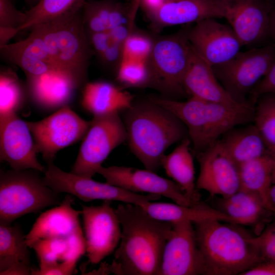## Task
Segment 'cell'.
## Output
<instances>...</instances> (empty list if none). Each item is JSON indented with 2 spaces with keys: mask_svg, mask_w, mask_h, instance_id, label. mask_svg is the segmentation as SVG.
<instances>
[{
  "mask_svg": "<svg viewBox=\"0 0 275 275\" xmlns=\"http://www.w3.org/2000/svg\"><path fill=\"white\" fill-rule=\"evenodd\" d=\"M26 79L28 96L37 106L47 111L68 105L81 88L70 76L58 72L26 76Z\"/></svg>",
  "mask_w": 275,
  "mask_h": 275,
  "instance_id": "21",
  "label": "cell"
},
{
  "mask_svg": "<svg viewBox=\"0 0 275 275\" xmlns=\"http://www.w3.org/2000/svg\"><path fill=\"white\" fill-rule=\"evenodd\" d=\"M123 44L112 41L107 47L97 58L101 64L107 68H116L122 57Z\"/></svg>",
  "mask_w": 275,
  "mask_h": 275,
  "instance_id": "39",
  "label": "cell"
},
{
  "mask_svg": "<svg viewBox=\"0 0 275 275\" xmlns=\"http://www.w3.org/2000/svg\"><path fill=\"white\" fill-rule=\"evenodd\" d=\"M238 126L230 129L218 140L221 146L236 164L239 166L260 157L272 155L254 123Z\"/></svg>",
  "mask_w": 275,
  "mask_h": 275,
  "instance_id": "26",
  "label": "cell"
},
{
  "mask_svg": "<svg viewBox=\"0 0 275 275\" xmlns=\"http://www.w3.org/2000/svg\"><path fill=\"white\" fill-rule=\"evenodd\" d=\"M81 10L74 15L35 26L24 39L0 47L2 58L19 67L26 76L58 72L70 76L82 88L88 82L90 60L94 53L84 27Z\"/></svg>",
  "mask_w": 275,
  "mask_h": 275,
  "instance_id": "1",
  "label": "cell"
},
{
  "mask_svg": "<svg viewBox=\"0 0 275 275\" xmlns=\"http://www.w3.org/2000/svg\"><path fill=\"white\" fill-rule=\"evenodd\" d=\"M254 124L272 156L275 155V93L262 94L256 99Z\"/></svg>",
  "mask_w": 275,
  "mask_h": 275,
  "instance_id": "34",
  "label": "cell"
},
{
  "mask_svg": "<svg viewBox=\"0 0 275 275\" xmlns=\"http://www.w3.org/2000/svg\"><path fill=\"white\" fill-rule=\"evenodd\" d=\"M163 252L159 275L205 274L194 224L188 221L171 223Z\"/></svg>",
  "mask_w": 275,
  "mask_h": 275,
  "instance_id": "13",
  "label": "cell"
},
{
  "mask_svg": "<svg viewBox=\"0 0 275 275\" xmlns=\"http://www.w3.org/2000/svg\"><path fill=\"white\" fill-rule=\"evenodd\" d=\"M222 222L208 219L194 223L205 274H241L264 261L255 237Z\"/></svg>",
  "mask_w": 275,
  "mask_h": 275,
  "instance_id": "5",
  "label": "cell"
},
{
  "mask_svg": "<svg viewBox=\"0 0 275 275\" xmlns=\"http://www.w3.org/2000/svg\"><path fill=\"white\" fill-rule=\"evenodd\" d=\"M266 93H275V58L266 74L253 90L249 101L256 103L258 96Z\"/></svg>",
  "mask_w": 275,
  "mask_h": 275,
  "instance_id": "40",
  "label": "cell"
},
{
  "mask_svg": "<svg viewBox=\"0 0 275 275\" xmlns=\"http://www.w3.org/2000/svg\"><path fill=\"white\" fill-rule=\"evenodd\" d=\"M26 95V87H24L15 72L10 69H1L0 118L17 113L24 104Z\"/></svg>",
  "mask_w": 275,
  "mask_h": 275,
  "instance_id": "33",
  "label": "cell"
},
{
  "mask_svg": "<svg viewBox=\"0 0 275 275\" xmlns=\"http://www.w3.org/2000/svg\"><path fill=\"white\" fill-rule=\"evenodd\" d=\"M219 210L233 218L236 224L246 225L256 224L268 210L258 195L241 189L223 198Z\"/></svg>",
  "mask_w": 275,
  "mask_h": 275,
  "instance_id": "31",
  "label": "cell"
},
{
  "mask_svg": "<svg viewBox=\"0 0 275 275\" xmlns=\"http://www.w3.org/2000/svg\"><path fill=\"white\" fill-rule=\"evenodd\" d=\"M255 240L264 261L275 262V227L255 237Z\"/></svg>",
  "mask_w": 275,
  "mask_h": 275,
  "instance_id": "38",
  "label": "cell"
},
{
  "mask_svg": "<svg viewBox=\"0 0 275 275\" xmlns=\"http://www.w3.org/2000/svg\"><path fill=\"white\" fill-rule=\"evenodd\" d=\"M116 77L117 81L125 88H150L147 61L122 58Z\"/></svg>",
  "mask_w": 275,
  "mask_h": 275,
  "instance_id": "35",
  "label": "cell"
},
{
  "mask_svg": "<svg viewBox=\"0 0 275 275\" xmlns=\"http://www.w3.org/2000/svg\"><path fill=\"white\" fill-rule=\"evenodd\" d=\"M141 0H132L129 4L128 26L131 31L133 30L137 12L141 6Z\"/></svg>",
  "mask_w": 275,
  "mask_h": 275,
  "instance_id": "45",
  "label": "cell"
},
{
  "mask_svg": "<svg viewBox=\"0 0 275 275\" xmlns=\"http://www.w3.org/2000/svg\"><path fill=\"white\" fill-rule=\"evenodd\" d=\"M19 32L17 28L0 26V47L8 44L9 41Z\"/></svg>",
  "mask_w": 275,
  "mask_h": 275,
  "instance_id": "44",
  "label": "cell"
},
{
  "mask_svg": "<svg viewBox=\"0 0 275 275\" xmlns=\"http://www.w3.org/2000/svg\"><path fill=\"white\" fill-rule=\"evenodd\" d=\"M29 249L18 224L0 223V274H32Z\"/></svg>",
  "mask_w": 275,
  "mask_h": 275,
  "instance_id": "24",
  "label": "cell"
},
{
  "mask_svg": "<svg viewBox=\"0 0 275 275\" xmlns=\"http://www.w3.org/2000/svg\"><path fill=\"white\" fill-rule=\"evenodd\" d=\"M42 172L34 169L0 172V223L11 224L25 214L59 205L60 194L44 182Z\"/></svg>",
  "mask_w": 275,
  "mask_h": 275,
  "instance_id": "6",
  "label": "cell"
},
{
  "mask_svg": "<svg viewBox=\"0 0 275 275\" xmlns=\"http://www.w3.org/2000/svg\"><path fill=\"white\" fill-rule=\"evenodd\" d=\"M189 137L183 139L174 150L164 154L161 165L167 175L178 184L193 204L200 201L195 183V170Z\"/></svg>",
  "mask_w": 275,
  "mask_h": 275,
  "instance_id": "27",
  "label": "cell"
},
{
  "mask_svg": "<svg viewBox=\"0 0 275 275\" xmlns=\"http://www.w3.org/2000/svg\"><path fill=\"white\" fill-rule=\"evenodd\" d=\"M111 204L106 200L99 206L81 205L86 253L92 264L111 254L120 241V223Z\"/></svg>",
  "mask_w": 275,
  "mask_h": 275,
  "instance_id": "12",
  "label": "cell"
},
{
  "mask_svg": "<svg viewBox=\"0 0 275 275\" xmlns=\"http://www.w3.org/2000/svg\"><path fill=\"white\" fill-rule=\"evenodd\" d=\"M88 0H40L25 12L24 21L20 31H30L35 26L79 12Z\"/></svg>",
  "mask_w": 275,
  "mask_h": 275,
  "instance_id": "32",
  "label": "cell"
},
{
  "mask_svg": "<svg viewBox=\"0 0 275 275\" xmlns=\"http://www.w3.org/2000/svg\"><path fill=\"white\" fill-rule=\"evenodd\" d=\"M36 144L26 122L17 113L0 118V160L11 169H34L42 173L46 168L38 161Z\"/></svg>",
  "mask_w": 275,
  "mask_h": 275,
  "instance_id": "16",
  "label": "cell"
},
{
  "mask_svg": "<svg viewBox=\"0 0 275 275\" xmlns=\"http://www.w3.org/2000/svg\"><path fill=\"white\" fill-rule=\"evenodd\" d=\"M115 210L121 236L112 271L122 275H159L172 224L153 217L138 205L122 203Z\"/></svg>",
  "mask_w": 275,
  "mask_h": 275,
  "instance_id": "2",
  "label": "cell"
},
{
  "mask_svg": "<svg viewBox=\"0 0 275 275\" xmlns=\"http://www.w3.org/2000/svg\"><path fill=\"white\" fill-rule=\"evenodd\" d=\"M45 183L56 192L67 193L84 202L94 200L116 201L140 205L148 201L159 200L161 196L154 194L141 195L128 191L107 182L103 183L66 172L54 165L47 163L43 173Z\"/></svg>",
  "mask_w": 275,
  "mask_h": 275,
  "instance_id": "10",
  "label": "cell"
},
{
  "mask_svg": "<svg viewBox=\"0 0 275 275\" xmlns=\"http://www.w3.org/2000/svg\"><path fill=\"white\" fill-rule=\"evenodd\" d=\"M225 18L243 46L260 47L270 39V15L274 7L266 0H226Z\"/></svg>",
  "mask_w": 275,
  "mask_h": 275,
  "instance_id": "17",
  "label": "cell"
},
{
  "mask_svg": "<svg viewBox=\"0 0 275 275\" xmlns=\"http://www.w3.org/2000/svg\"><path fill=\"white\" fill-rule=\"evenodd\" d=\"M82 89L81 105L93 116L120 113L134 101L129 92L108 81L87 82Z\"/></svg>",
  "mask_w": 275,
  "mask_h": 275,
  "instance_id": "25",
  "label": "cell"
},
{
  "mask_svg": "<svg viewBox=\"0 0 275 275\" xmlns=\"http://www.w3.org/2000/svg\"><path fill=\"white\" fill-rule=\"evenodd\" d=\"M274 58L273 42L240 51L229 61L212 68L220 84L235 102L252 103L249 101L251 94L266 74Z\"/></svg>",
  "mask_w": 275,
  "mask_h": 275,
  "instance_id": "8",
  "label": "cell"
},
{
  "mask_svg": "<svg viewBox=\"0 0 275 275\" xmlns=\"http://www.w3.org/2000/svg\"><path fill=\"white\" fill-rule=\"evenodd\" d=\"M126 138L119 113L93 116L70 172L92 178L110 153Z\"/></svg>",
  "mask_w": 275,
  "mask_h": 275,
  "instance_id": "9",
  "label": "cell"
},
{
  "mask_svg": "<svg viewBox=\"0 0 275 275\" xmlns=\"http://www.w3.org/2000/svg\"><path fill=\"white\" fill-rule=\"evenodd\" d=\"M153 43L146 35L132 32L124 43L122 58L147 61Z\"/></svg>",
  "mask_w": 275,
  "mask_h": 275,
  "instance_id": "36",
  "label": "cell"
},
{
  "mask_svg": "<svg viewBox=\"0 0 275 275\" xmlns=\"http://www.w3.org/2000/svg\"><path fill=\"white\" fill-rule=\"evenodd\" d=\"M149 98L172 112L183 122L194 155L212 146L230 129L254 121L255 104L253 103L230 105L193 97L185 101L163 96Z\"/></svg>",
  "mask_w": 275,
  "mask_h": 275,
  "instance_id": "4",
  "label": "cell"
},
{
  "mask_svg": "<svg viewBox=\"0 0 275 275\" xmlns=\"http://www.w3.org/2000/svg\"><path fill=\"white\" fill-rule=\"evenodd\" d=\"M22 1L27 4L31 6V7L35 6L37 4L40 0H20Z\"/></svg>",
  "mask_w": 275,
  "mask_h": 275,
  "instance_id": "49",
  "label": "cell"
},
{
  "mask_svg": "<svg viewBox=\"0 0 275 275\" xmlns=\"http://www.w3.org/2000/svg\"><path fill=\"white\" fill-rule=\"evenodd\" d=\"M107 32L113 41L124 44L126 39L132 32L126 24L115 27Z\"/></svg>",
  "mask_w": 275,
  "mask_h": 275,
  "instance_id": "43",
  "label": "cell"
},
{
  "mask_svg": "<svg viewBox=\"0 0 275 275\" xmlns=\"http://www.w3.org/2000/svg\"><path fill=\"white\" fill-rule=\"evenodd\" d=\"M36 252L39 268L33 269L32 274L69 275L72 274L79 259L86 253L82 231L69 238L39 240L31 246Z\"/></svg>",
  "mask_w": 275,
  "mask_h": 275,
  "instance_id": "20",
  "label": "cell"
},
{
  "mask_svg": "<svg viewBox=\"0 0 275 275\" xmlns=\"http://www.w3.org/2000/svg\"><path fill=\"white\" fill-rule=\"evenodd\" d=\"M269 34L270 39L275 42V6L273 7L270 13Z\"/></svg>",
  "mask_w": 275,
  "mask_h": 275,
  "instance_id": "46",
  "label": "cell"
},
{
  "mask_svg": "<svg viewBox=\"0 0 275 275\" xmlns=\"http://www.w3.org/2000/svg\"><path fill=\"white\" fill-rule=\"evenodd\" d=\"M215 19L200 20L187 29L192 48L211 66L229 61L243 46L231 26Z\"/></svg>",
  "mask_w": 275,
  "mask_h": 275,
  "instance_id": "14",
  "label": "cell"
},
{
  "mask_svg": "<svg viewBox=\"0 0 275 275\" xmlns=\"http://www.w3.org/2000/svg\"><path fill=\"white\" fill-rule=\"evenodd\" d=\"M273 156V170H272V183H275V155H274Z\"/></svg>",
  "mask_w": 275,
  "mask_h": 275,
  "instance_id": "50",
  "label": "cell"
},
{
  "mask_svg": "<svg viewBox=\"0 0 275 275\" xmlns=\"http://www.w3.org/2000/svg\"><path fill=\"white\" fill-rule=\"evenodd\" d=\"M273 158L265 155L238 166L240 189L258 195L268 210H275L269 198L272 183V174Z\"/></svg>",
  "mask_w": 275,
  "mask_h": 275,
  "instance_id": "30",
  "label": "cell"
},
{
  "mask_svg": "<svg viewBox=\"0 0 275 275\" xmlns=\"http://www.w3.org/2000/svg\"><path fill=\"white\" fill-rule=\"evenodd\" d=\"M200 173L196 182L198 189L211 196L228 198L240 188L238 166L227 154L218 141L196 154Z\"/></svg>",
  "mask_w": 275,
  "mask_h": 275,
  "instance_id": "18",
  "label": "cell"
},
{
  "mask_svg": "<svg viewBox=\"0 0 275 275\" xmlns=\"http://www.w3.org/2000/svg\"><path fill=\"white\" fill-rule=\"evenodd\" d=\"M25 17V12L17 10L11 0H0V26L14 28L19 30Z\"/></svg>",
  "mask_w": 275,
  "mask_h": 275,
  "instance_id": "37",
  "label": "cell"
},
{
  "mask_svg": "<svg viewBox=\"0 0 275 275\" xmlns=\"http://www.w3.org/2000/svg\"><path fill=\"white\" fill-rule=\"evenodd\" d=\"M269 198L270 201L275 208V183L271 185L269 191Z\"/></svg>",
  "mask_w": 275,
  "mask_h": 275,
  "instance_id": "48",
  "label": "cell"
},
{
  "mask_svg": "<svg viewBox=\"0 0 275 275\" xmlns=\"http://www.w3.org/2000/svg\"><path fill=\"white\" fill-rule=\"evenodd\" d=\"M139 206L153 217L171 223L188 221L194 224L205 219H215L236 224L235 221L225 213L200 201L189 206L152 201L146 202Z\"/></svg>",
  "mask_w": 275,
  "mask_h": 275,
  "instance_id": "28",
  "label": "cell"
},
{
  "mask_svg": "<svg viewBox=\"0 0 275 275\" xmlns=\"http://www.w3.org/2000/svg\"><path fill=\"white\" fill-rule=\"evenodd\" d=\"M38 152L47 163L52 162L57 153L83 139L91 124L64 106L38 121H26Z\"/></svg>",
  "mask_w": 275,
  "mask_h": 275,
  "instance_id": "11",
  "label": "cell"
},
{
  "mask_svg": "<svg viewBox=\"0 0 275 275\" xmlns=\"http://www.w3.org/2000/svg\"><path fill=\"white\" fill-rule=\"evenodd\" d=\"M97 173L102 175L106 182L131 192L163 196L183 206L194 205L178 184L146 169L102 166L97 170Z\"/></svg>",
  "mask_w": 275,
  "mask_h": 275,
  "instance_id": "15",
  "label": "cell"
},
{
  "mask_svg": "<svg viewBox=\"0 0 275 275\" xmlns=\"http://www.w3.org/2000/svg\"><path fill=\"white\" fill-rule=\"evenodd\" d=\"M163 1V0H141V6H142L144 11H146L156 6Z\"/></svg>",
  "mask_w": 275,
  "mask_h": 275,
  "instance_id": "47",
  "label": "cell"
},
{
  "mask_svg": "<svg viewBox=\"0 0 275 275\" xmlns=\"http://www.w3.org/2000/svg\"><path fill=\"white\" fill-rule=\"evenodd\" d=\"M191 51L187 29L154 41L147 60L150 88L168 98L179 100L183 97L189 98L183 82Z\"/></svg>",
  "mask_w": 275,
  "mask_h": 275,
  "instance_id": "7",
  "label": "cell"
},
{
  "mask_svg": "<svg viewBox=\"0 0 275 275\" xmlns=\"http://www.w3.org/2000/svg\"><path fill=\"white\" fill-rule=\"evenodd\" d=\"M74 201L72 195L68 194L59 205L39 215L25 235L26 243L30 249L39 240L67 238L82 231L79 221L81 211L72 207Z\"/></svg>",
  "mask_w": 275,
  "mask_h": 275,
  "instance_id": "22",
  "label": "cell"
},
{
  "mask_svg": "<svg viewBox=\"0 0 275 275\" xmlns=\"http://www.w3.org/2000/svg\"><path fill=\"white\" fill-rule=\"evenodd\" d=\"M183 84L189 97L230 105L241 104L231 97L217 79L212 66L197 53L192 47Z\"/></svg>",
  "mask_w": 275,
  "mask_h": 275,
  "instance_id": "23",
  "label": "cell"
},
{
  "mask_svg": "<svg viewBox=\"0 0 275 275\" xmlns=\"http://www.w3.org/2000/svg\"><path fill=\"white\" fill-rule=\"evenodd\" d=\"M129 5L126 7L115 0H88L81 14L86 32H108L115 27L128 24Z\"/></svg>",
  "mask_w": 275,
  "mask_h": 275,
  "instance_id": "29",
  "label": "cell"
},
{
  "mask_svg": "<svg viewBox=\"0 0 275 275\" xmlns=\"http://www.w3.org/2000/svg\"><path fill=\"white\" fill-rule=\"evenodd\" d=\"M240 275H275V262L269 261L261 262Z\"/></svg>",
  "mask_w": 275,
  "mask_h": 275,
  "instance_id": "42",
  "label": "cell"
},
{
  "mask_svg": "<svg viewBox=\"0 0 275 275\" xmlns=\"http://www.w3.org/2000/svg\"><path fill=\"white\" fill-rule=\"evenodd\" d=\"M156 30L197 22L207 18H225L226 0H163L145 11Z\"/></svg>",
  "mask_w": 275,
  "mask_h": 275,
  "instance_id": "19",
  "label": "cell"
},
{
  "mask_svg": "<svg viewBox=\"0 0 275 275\" xmlns=\"http://www.w3.org/2000/svg\"><path fill=\"white\" fill-rule=\"evenodd\" d=\"M86 33L94 54L97 56L102 53L112 41L107 32Z\"/></svg>",
  "mask_w": 275,
  "mask_h": 275,
  "instance_id": "41",
  "label": "cell"
},
{
  "mask_svg": "<svg viewBox=\"0 0 275 275\" xmlns=\"http://www.w3.org/2000/svg\"><path fill=\"white\" fill-rule=\"evenodd\" d=\"M123 112L126 141L146 169L158 170L167 149L189 137L186 126L177 116L149 98L133 101Z\"/></svg>",
  "mask_w": 275,
  "mask_h": 275,
  "instance_id": "3",
  "label": "cell"
}]
</instances>
